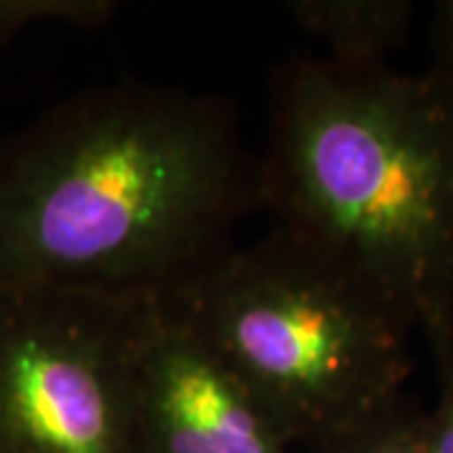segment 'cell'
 <instances>
[{
  "label": "cell",
  "mask_w": 453,
  "mask_h": 453,
  "mask_svg": "<svg viewBox=\"0 0 453 453\" xmlns=\"http://www.w3.org/2000/svg\"><path fill=\"white\" fill-rule=\"evenodd\" d=\"M259 210V157L226 101L94 86L0 142V292L166 300Z\"/></svg>",
  "instance_id": "cell-1"
},
{
  "label": "cell",
  "mask_w": 453,
  "mask_h": 453,
  "mask_svg": "<svg viewBox=\"0 0 453 453\" xmlns=\"http://www.w3.org/2000/svg\"><path fill=\"white\" fill-rule=\"evenodd\" d=\"M259 207L363 280L431 353L453 342V106L423 73L277 68Z\"/></svg>",
  "instance_id": "cell-2"
},
{
  "label": "cell",
  "mask_w": 453,
  "mask_h": 453,
  "mask_svg": "<svg viewBox=\"0 0 453 453\" xmlns=\"http://www.w3.org/2000/svg\"><path fill=\"white\" fill-rule=\"evenodd\" d=\"M300 453L408 395L416 335L345 265L273 226L166 297Z\"/></svg>",
  "instance_id": "cell-3"
},
{
  "label": "cell",
  "mask_w": 453,
  "mask_h": 453,
  "mask_svg": "<svg viewBox=\"0 0 453 453\" xmlns=\"http://www.w3.org/2000/svg\"><path fill=\"white\" fill-rule=\"evenodd\" d=\"M151 303L0 292V453H136V363Z\"/></svg>",
  "instance_id": "cell-4"
},
{
  "label": "cell",
  "mask_w": 453,
  "mask_h": 453,
  "mask_svg": "<svg viewBox=\"0 0 453 453\" xmlns=\"http://www.w3.org/2000/svg\"><path fill=\"white\" fill-rule=\"evenodd\" d=\"M136 453H297L166 300L146 310L136 363Z\"/></svg>",
  "instance_id": "cell-5"
},
{
  "label": "cell",
  "mask_w": 453,
  "mask_h": 453,
  "mask_svg": "<svg viewBox=\"0 0 453 453\" xmlns=\"http://www.w3.org/2000/svg\"><path fill=\"white\" fill-rule=\"evenodd\" d=\"M288 13L342 65H390L408 43L416 5L408 0H292Z\"/></svg>",
  "instance_id": "cell-6"
},
{
  "label": "cell",
  "mask_w": 453,
  "mask_h": 453,
  "mask_svg": "<svg viewBox=\"0 0 453 453\" xmlns=\"http://www.w3.org/2000/svg\"><path fill=\"white\" fill-rule=\"evenodd\" d=\"M426 411L411 395L300 453H423Z\"/></svg>",
  "instance_id": "cell-7"
},
{
  "label": "cell",
  "mask_w": 453,
  "mask_h": 453,
  "mask_svg": "<svg viewBox=\"0 0 453 453\" xmlns=\"http://www.w3.org/2000/svg\"><path fill=\"white\" fill-rule=\"evenodd\" d=\"M116 0H0V50L33 26H73L96 31L119 13Z\"/></svg>",
  "instance_id": "cell-8"
},
{
  "label": "cell",
  "mask_w": 453,
  "mask_h": 453,
  "mask_svg": "<svg viewBox=\"0 0 453 453\" xmlns=\"http://www.w3.org/2000/svg\"><path fill=\"white\" fill-rule=\"evenodd\" d=\"M436 403L426 411L423 453H453V342L434 350Z\"/></svg>",
  "instance_id": "cell-9"
},
{
  "label": "cell",
  "mask_w": 453,
  "mask_h": 453,
  "mask_svg": "<svg viewBox=\"0 0 453 453\" xmlns=\"http://www.w3.org/2000/svg\"><path fill=\"white\" fill-rule=\"evenodd\" d=\"M453 106V0H438L428 23V65L421 71Z\"/></svg>",
  "instance_id": "cell-10"
}]
</instances>
